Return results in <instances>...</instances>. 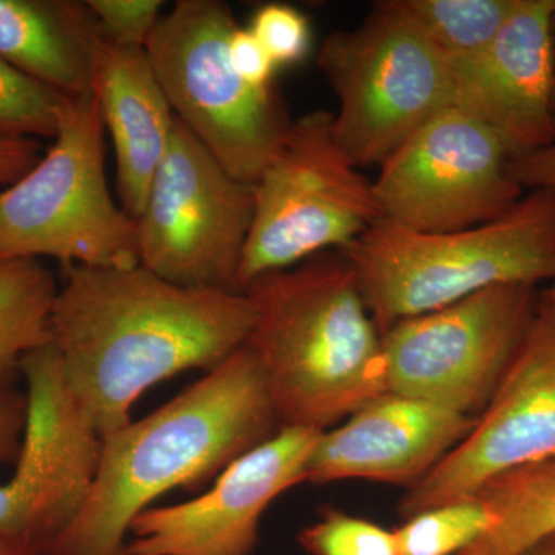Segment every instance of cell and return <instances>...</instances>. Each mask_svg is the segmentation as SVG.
<instances>
[{"label":"cell","instance_id":"1","mask_svg":"<svg viewBox=\"0 0 555 555\" xmlns=\"http://www.w3.org/2000/svg\"><path fill=\"white\" fill-rule=\"evenodd\" d=\"M65 272L50 345L101 437L129 425L150 387L190 369L211 371L247 345L254 327L244 292L177 286L141 264Z\"/></svg>","mask_w":555,"mask_h":555},{"label":"cell","instance_id":"35","mask_svg":"<svg viewBox=\"0 0 555 555\" xmlns=\"http://www.w3.org/2000/svg\"><path fill=\"white\" fill-rule=\"evenodd\" d=\"M554 112H555V89H554Z\"/></svg>","mask_w":555,"mask_h":555},{"label":"cell","instance_id":"33","mask_svg":"<svg viewBox=\"0 0 555 555\" xmlns=\"http://www.w3.org/2000/svg\"><path fill=\"white\" fill-rule=\"evenodd\" d=\"M540 299H542L543 305L550 309V312L555 317V280L551 281L550 286H547L546 291H543L540 294Z\"/></svg>","mask_w":555,"mask_h":555},{"label":"cell","instance_id":"29","mask_svg":"<svg viewBox=\"0 0 555 555\" xmlns=\"http://www.w3.org/2000/svg\"><path fill=\"white\" fill-rule=\"evenodd\" d=\"M27 408V393L0 386V465L14 463L20 455Z\"/></svg>","mask_w":555,"mask_h":555},{"label":"cell","instance_id":"28","mask_svg":"<svg viewBox=\"0 0 555 555\" xmlns=\"http://www.w3.org/2000/svg\"><path fill=\"white\" fill-rule=\"evenodd\" d=\"M509 177L524 190H545L555 195V122L551 141L543 147L514 156L507 163Z\"/></svg>","mask_w":555,"mask_h":555},{"label":"cell","instance_id":"5","mask_svg":"<svg viewBox=\"0 0 555 555\" xmlns=\"http://www.w3.org/2000/svg\"><path fill=\"white\" fill-rule=\"evenodd\" d=\"M105 127L93 91L65 96L53 145L0 190V262L53 258L69 266H139L137 221L105 173Z\"/></svg>","mask_w":555,"mask_h":555},{"label":"cell","instance_id":"23","mask_svg":"<svg viewBox=\"0 0 555 555\" xmlns=\"http://www.w3.org/2000/svg\"><path fill=\"white\" fill-rule=\"evenodd\" d=\"M65 94L0 57V139H54Z\"/></svg>","mask_w":555,"mask_h":555},{"label":"cell","instance_id":"9","mask_svg":"<svg viewBox=\"0 0 555 555\" xmlns=\"http://www.w3.org/2000/svg\"><path fill=\"white\" fill-rule=\"evenodd\" d=\"M539 305L534 284H502L398 321L382 334L386 392L477 416L516 360Z\"/></svg>","mask_w":555,"mask_h":555},{"label":"cell","instance_id":"10","mask_svg":"<svg viewBox=\"0 0 555 555\" xmlns=\"http://www.w3.org/2000/svg\"><path fill=\"white\" fill-rule=\"evenodd\" d=\"M254 208V185L233 178L175 116L137 219L139 264L177 286L240 292Z\"/></svg>","mask_w":555,"mask_h":555},{"label":"cell","instance_id":"14","mask_svg":"<svg viewBox=\"0 0 555 555\" xmlns=\"http://www.w3.org/2000/svg\"><path fill=\"white\" fill-rule=\"evenodd\" d=\"M321 434L281 426L230 463L196 499L149 507L131 524L124 555H250L269 506L308 481L310 454Z\"/></svg>","mask_w":555,"mask_h":555},{"label":"cell","instance_id":"15","mask_svg":"<svg viewBox=\"0 0 555 555\" xmlns=\"http://www.w3.org/2000/svg\"><path fill=\"white\" fill-rule=\"evenodd\" d=\"M551 0H518L481 56L451 64L454 105L476 116L511 158L546 145L554 133L555 46Z\"/></svg>","mask_w":555,"mask_h":555},{"label":"cell","instance_id":"25","mask_svg":"<svg viewBox=\"0 0 555 555\" xmlns=\"http://www.w3.org/2000/svg\"><path fill=\"white\" fill-rule=\"evenodd\" d=\"M250 30L268 50L276 67L298 64L308 56L312 43L308 17L287 3L259 7Z\"/></svg>","mask_w":555,"mask_h":555},{"label":"cell","instance_id":"12","mask_svg":"<svg viewBox=\"0 0 555 555\" xmlns=\"http://www.w3.org/2000/svg\"><path fill=\"white\" fill-rule=\"evenodd\" d=\"M27 423L14 473L0 483V534L42 551L75 521L100 466L102 437L69 392L50 345L22 360Z\"/></svg>","mask_w":555,"mask_h":555},{"label":"cell","instance_id":"7","mask_svg":"<svg viewBox=\"0 0 555 555\" xmlns=\"http://www.w3.org/2000/svg\"><path fill=\"white\" fill-rule=\"evenodd\" d=\"M238 27L221 0H179L145 53L175 116L233 178L254 185L292 120L272 87L254 89L233 68L229 42Z\"/></svg>","mask_w":555,"mask_h":555},{"label":"cell","instance_id":"20","mask_svg":"<svg viewBox=\"0 0 555 555\" xmlns=\"http://www.w3.org/2000/svg\"><path fill=\"white\" fill-rule=\"evenodd\" d=\"M57 291L42 259L0 262V386H11L22 360L49 345Z\"/></svg>","mask_w":555,"mask_h":555},{"label":"cell","instance_id":"2","mask_svg":"<svg viewBox=\"0 0 555 555\" xmlns=\"http://www.w3.org/2000/svg\"><path fill=\"white\" fill-rule=\"evenodd\" d=\"M248 346L152 414L102 437L79 516L42 555H124L139 514L175 489L203 488L280 429Z\"/></svg>","mask_w":555,"mask_h":555},{"label":"cell","instance_id":"4","mask_svg":"<svg viewBox=\"0 0 555 555\" xmlns=\"http://www.w3.org/2000/svg\"><path fill=\"white\" fill-rule=\"evenodd\" d=\"M339 251L383 334L489 287L555 280V195L532 190L502 217L454 232L378 221Z\"/></svg>","mask_w":555,"mask_h":555},{"label":"cell","instance_id":"21","mask_svg":"<svg viewBox=\"0 0 555 555\" xmlns=\"http://www.w3.org/2000/svg\"><path fill=\"white\" fill-rule=\"evenodd\" d=\"M411 20L451 64L481 56L518 0H400Z\"/></svg>","mask_w":555,"mask_h":555},{"label":"cell","instance_id":"32","mask_svg":"<svg viewBox=\"0 0 555 555\" xmlns=\"http://www.w3.org/2000/svg\"><path fill=\"white\" fill-rule=\"evenodd\" d=\"M524 555H555V537L539 543V545L532 547V550H529Z\"/></svg>","mask_w":555,"mask_h":555},{"label":"cell","instance_id":"16","mask_svg":"<svg viewBox=\"0 0 555 555\" xmlns=\"http://www.w3.org/2000/svg\"><path fill=\"white\" fill-rule=\"evenodd\" d=\"M460 414L400 393L383 392L321 434L308 463V481L369 480L403 485L423 480L476 426Z\"/></svg>","mask_w":555,"mask_h":555},{"label":"cell","instance_id":"26","mask_svg":"<svg viewBox=\"0 0 555 555\" xmlns=\"http://www.w3.org/2000/svg\"><path fill=\"white\" fill-rule=\"evenodd\" d=\"M108 42L145 49L160 20L159 0H87Z\"/></svg>","mask_w":555,"mask_h":555},{"label":"cell","instance_id":"34","mask_svg":"<svg viewBox=\"0 0 555 555\" xmlns=\"http://www.w3.org/2000/svg\"><path fill=\"white\" fill-rule=\"evenodd\" d=\"M550 30H551V36H553L554 46H555V0H551Z\"/></svg>","mask_w":555,"mask_h":555},{"label":"cell","instance_id":"31","mask_svg":"<svg viewBox=\"0 0 555 555\" xmlns=\"http://www.w3.org/2000/svg\"><path fill=\"white\" fill-rule=\"evenodd\" d=\"M0 555H42V553L24 540L0 534Z\"/></svg>","mask_w":555,"mask_h":555},{"label":"cell","instance_id":"8","mask_svg":"<svg viewBox=\"0 0 555 555\" xmlns=\"http://www.w3.org/2000/svg\"><path fill=\"white\" fill-rule=\"evenodd\" d=\"M254 190L240 292L259 276L343 250L379 221L374 184L339 145L327 112L291 124Z\"/></svg>","mask_w":555,"mask_h":555},{"label":"cell","instance_id":"22","mask_svg":"<svg viewBox=\"0 0 555 555\" xmlns=\"http://www.w3.org/2000/svg\"><path fill=\"white\" fill-rule=\"evenodd\" d=\"M492 524L494 514L478 495L430 507L393 529L398 555H460Z\"/></svg>","mask_w":555,"mask_h":555},{"label":"cell","instance_id":"3","mask_svg":"<svg viewBox=\"0 0 555 555\" xmlns=\"http://www.w3.org/2000/svg\"><path fill=\"white\" fill-rule=\"evenodd\" d=\"M248 337L281 426L327 430L386 392L382 332L341 251L251 281Z\"/></svg>","mask_w":555,"mask_h":555},{"label":"cell","instance_id":"6","mask_svg":"<svg viewBox=\"0 0 555 555\" xmlns=\"http://www.w3.org/2000/svg\"><path fill=\"white\" fill-rule=\"evenodd\" d=\"M318 67L337 94L335 134L358 169L382 167L454 105L451 62L400 0L379 2L360 27L328 35Z\"/></svg>","mask_w":555,"mask_h":555},{"label":"cell","instance_id":"18","mask_svg":"<svg viewBox=\"0 0 555 555\" xmlns=\"http://www.w3.org/2000/svg\"><path fill=\"white\" fill-rule=\"evenodd\" d=\"M107 43L87 0H0V57L65 96L93 91Z\"/></svg>","mask_w":555,"mask_h":555},{"label":"cell","instance_id":"30","mask_svg":"<svg viewBox=\"0 0 555 555\" xmlns=\"http://www.w3.org/2000/svg\"><path fill=\"white\" fill-rule=\"evenodd\" d=\"M42 158L39 139H0V185H13Z\"/></svg>","mask_w":555,"mask_h":555},{"label":"cell","instance_id":"13","mask_svg":"<svg viewBox=\"0 0 555 555\" xmlns=\"http://www.w3.org/2000/svg\"><path fill=\"white\" fill-rule=\"evenodd\" d=\"M555 456V317L534 324L476 426L401 499L404 518L467 499L492 478Z\"/></svg>","mask_w":555,"mask_h":555},{"label":"cell","instance_id":"24","mask_svg":"<svg viewBox=\"0 0 555 555\" xmlns=\"http://www.w3.org/2000/svg\"><path fill=\"white\" fill-rule=\"evenodd\" d=\"M298 542L310 555H398L393 529L335 507L302 529Z\"/></svg>","mask_w":555,"mask_h":555},{"label":"cell","instance_id":"11","mask_svg":"<svg viewBox=\"0 0 555 555\" xmlns=\"http://www.w3.org/2000/svg\"><path fill=\"white\" fill-rule=\"evenodd\" d=\"M511 153L494 130L455 105L444 108L379 167V221L444 233L502 217L525 190L507 171Z\"/></svg>","mask_w":555,"mask_h":555},{"label":"cell","instance_id":"27","mask_svg":"<svg viewBox=\"0 0 555 555\" xmlns=\"http://www.w3.org/2000/svg\"><path fill=\"white\" fill-rule=\"evenodd\" d=\"M230 61L240 78L254 89L272 87L276 64L250 28H236L230 36Z\"/></svg>","mask_w":555,"mask_h":555},{"label":"cell","instance_id":"19","mask_svg":"<svg viewBox=\"0 0 555 555\" xmlns=\"http://www.w3.org/2000/svg\"><path fill=\"white\" fill-rule=\"evenodd\" d=\"M476 495L494 524L460 555H524L555 537V456L492 478Z\"/></svg>","mask_w":555,"mask_h":555},{"label":"cell","instance_id":"17","mask_svg":"<svg viewBox=\"0 0 555 555\" xmlns=\"http://www.w3.org/2000/svg\"><path fill=\"white\" fill-rule=\"evenodd\" d=\"M93 94L112 137L120 206L137 221L173 134L175 113L145 53L108 42Z\"/></svg>","mask_w":555,"mask_h":555}]
</instances>
